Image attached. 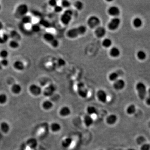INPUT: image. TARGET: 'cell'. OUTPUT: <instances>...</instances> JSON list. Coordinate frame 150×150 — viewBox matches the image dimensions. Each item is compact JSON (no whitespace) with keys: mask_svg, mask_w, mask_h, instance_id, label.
I'll return each instance as SVG.
<instances>
[{"mask_svg":"<svg viewBox=\"0 0 150 150\" xmlns=\"http://www.w3.org/2000/svg\"><path fill=\"white\" fill-rule=\"evenodd\" d=\"M87 31V28L84 25H80L76 27L70 29L66 32V36L70 39H75L78 36L85 34Z\"/></svg>","mask_w":150,"mask_h":150,"instance_id":"cell-1","label":"cell"},{"mask_svg":"<svg viewBox=\"0 0 150 150\" xmlns=\"http://www.w3.org/2000/svg\"><path fill=\"white\" fill-rule=\"evenodd\" d=\"M136 89L139 98L142 101L146 99L147 96V91L145 84L141 82H138L136 86Z\"/></svg>","mask_w":150,"mask_h":150,"instance_id":"cell-2","label":"cell"},{"mask_svg":"<svg viewBox=\"0 0 150 150\" xmlns=\"http://www.w3.org/2000/svg\"><path fill=\"white\" fill-rule=\"evenodd\" d=\"M73 12L72 10L67 9L63 12L60 18L61 23L65 26H68L71 23L73 16Z\"/></svg>","mask_w":150,"mask_h":150,"instance_id":"cell-3","label":"cell"},{"mask_svg":"<svg viewBox=\"0 0 150 150\" xmlns=\"http://www.w3.org/2000/svg\"><path fill=\"white\" fill-rule=\"evenodd\" d=\"M43 38L44 40L49 43L53 48H57L59 47V42L53 34L49 32H46L44 34Z\"/></svg>","mask_w":150,"mask_h":150,"instance_id":"cell-4","label":"cell"},{"mask_svg":"<svg viewBox=\"0 0 150 150\" xmlns=\"http://www.w3.org/2000/svg\"><path fill=\"white\" fill-rule=\"evenodd\" d=\"M101 23V21L100 18L96 15H92L89 17L87 21L88 26L92 29H96L99 26Z\"/></svg>","mask_w":150,"mask_h":150,"instance_id":"cell-5","label":"cell"},{"mask_svg":"<svg viewBox=\"0 0 150 150\" xmlns=\"http://www.w3.org/2000/svg\"><path fill=\"white\" fill-rule=\"evenodd\" d=\"M77 92L78 96L82 98H87L88 96V90L82 82H79L77 84Z\"/></svg>","mask_w":150,"mask_h":150,"instance_id":"cell-6","label":"cell"},{"mask_svg":"<svg viewBox=\"0 0 150 150\" xmlns=\"http://www.w3.org/2000/svg\"><path fill=\"white\" fill-rule=\"evenodd\" d=\"M28 12V7L26 4H21L20 5L15 11V15L16 17H20L22 18L23 17L26 15Z\"/></svg>","mask_w":150,"mask_h":150,"instance_id":"cell-7","label":"cell"},{"mask_svg":"<svg viewBox=\"0 0 150 150\" xmlns=\"http://www.w3.org/2000/svg\"><path fill=\"white\" fill-rule=\"evenodd\" d=\"M121 20L118 17H113L108 23L107 27L110 31H116L121 24Z\"/></svg>","mask_w":150,"mask_h":150,"instance_id":"cell-8","label":"cell"},{"mask_svg":"<svg viewBox=\"0 0 150 150\" xmlns=\"http://www.w3.org/2000/svg\"><path fill=\"white\" fill-rule=\"evenodd\" d=\"M29 90L32 94L34 96H38L42 92L41 88L36 84H32L29 86Z\"/></svg>","mask_w":150,"mask_h":150,"instance_id":"cell-9","label":"cell"},{"mask_svg":"<svg viewBox=\"0 0 150 150\" xmlns=\"http://www.w3.org/2000/svg\"><path fill=\"white\" fill-rule=\"evenodd\" d=\"M126 86V82L124 80L119 78L116 81L113 82V86L116 90H121L124 89Z\"/></svg>","mask_w":150,"mask_h":150,"instance_id":"cell-10","label":"cell"},{"mask_svg":"<svg viewBox=\"0 0 150 150\" xmlns=\"http://www.w3.org/2000/svg\"><path fill=\"white\" fill-rule=\"evenodd\" d=\"M107 13L109 15L113 17H118L121 11L119 8L116 6H111L107 10Z\"/></svg>","mask_w":150,"mask_h":150,"instance_id":"cell-11","label":"cell"},{"mask_svg":"<svg viewBox=\"0 0 150 150\" xmlns=\"http://www.w3.org/2000/svg\"><path fill=\"white\" fill-rule=\"evenodd\" d=\"M94 34L98 38H102L106 36V30L103 26H99L95 29Z\"/></svg>","mask_w":150,"mask_h":150,"instance_id":"cell-12","label":"cell"},{"mask_svg":"<svg viewBox=\"0 0 150 150\" xmlns=\"http://www.w3.org/2000/svg\"><path fill=\"white\" fill-rule=\"evenodd\" d=\"M98 100L101 102L102 103H106L108 99L107 94L105 90H99L97 91L96 94Z\"/></svg>","mask_w":150,"mask_h":150,"instance_id":"cell-13","label":"cell"},{"mask_svg":"<svg viewBox=\"0 0 150 150\" xmlns=\"http://www.w3.org/2000/svg\"><path fill=\"white\" fill-rule=\"evenodd\" d=\"M56 90V87L53 84H51L45 88L43 93L46 96H52Z\"/></svg>","mask_w":150,"mask_h":150,"instance_id":"cell-14","label":"cell"},{"mask_svg":"<svg viewBox=\"0 0 150 150\" xmlns=\"http://www.w3.org/2000/svg\"><path fill=\"white\" fill-rule=\"evenodd\" d=\"M123 74L121 71H116L110 73L108 76V79L110 81L113 82L119 79V77Z\"/></svg>","mask_w":150,"mask_h":150,"instance_id":"cell-15","label":"cell"},{"mask_svg":"<svg viewBox=\"0 0 150 150\" xmlns=\"http://www.w3.org/2000/svg\"><path fill=\"white\" fill-rule=\"evenodd\" d=\"M109 54L112 58H117L121 54V51L118 47L114 46L111 48L109 51Z\"/></svg>","mask_w":150,"mask_h":150,"instance_id":"cell-16","label":"cell"},{"mask_svg":"<svg viewBox=\"0 0 150 150\" xmlns=\"http://www.w3.org/2000/svg\"><path fill=\"white\" fill-rule=\"evenodd\" d=\"M118 121V117L114 114H111L107 117L106 122L108 125L110 126L115 124Z\"/></svg>","mask_w":150,"mask_h":150,"instance_id":"cell-17","label":"cell"},{"mask_svg":"<svg viewBox=\"0 0 150 150\" xmlns=\"http://www.w3.org/2000/svg\"><path fill=\"white\" fill-rule=\"evenodd\" d=\"M59 113L61 116L63 117L68 116L71 114V109L67 106H63L60 109Z\"/></svg>","mask_w":150,"mask_h":150,"instance_id":"cell-18","label":"cell"},{"mask_svg":"<svg viewBox=\"0 0 150 150\" xmlns=\"http://www.w3.org/2000/svg\"><path fill=\"white\" fill-rule=\"evenodd\" d=\"M84 122L86 126L88 127H89L92 126L94 123V120L93 118L92 117L91 115H85L84 118Z\"/></svg>","mask_w":150,"mask_h":150,"instance_id":"cell-19","label":"cell"},{"mask_svg":"<svg viewBox=\"0 0 150 150\" xmlns=\"http://www.w3.org/2000/svg\"><path fill=\"white\" fill-rule=\"evenodd\" d=\"M73 139L71 137H67L61 142V146L64 148H68L72 144Z\"/></svg>","mask_w":150,"mask_h":150,"instance_id":"cell-20","label":"cell"},{"mask_svg":"<svg viewBox=\"0 0 150 150\" xmlns=\"http://www.w3.org/2000/svg\"><path fill=\"white\" fill-rule=\"evenodd\" d=\"M13 67L17 71H23L25 69V65L21 61H16L13 63Z\"/></svg>","mask_w":150,"mask_h":150,"instance_id":"cell-21","label":"cell"},{"mask_svg":"<svg viewBox=\"0 0 150 150\" xmlns=\"http://www.w3.org/2000/svg\"><path fill=\"white\" fill-rule=\"evenodd\" d=\"M0 128L3 133L7 134L10 131V126L7 122L3 121L0 124Z\"/></svg>","mask_w":150,"mask_h":150,"instance_id":"cell-22","label":"cell"},{"mask_svg":"<svg viewBox=\"0 0 150 150\" xmlns=\"http://www.w3.org/2000/svg\"><path fill=\"white\" fill-rule=\"evenodd\" d=\"M11 91L14 94H19L22 91V87L19 84H14L11 87Z\"/></svg>","mask_w":150,"mask_h":150,"instance_id":"cell-23","label":"cell"},{"mask_svg":"<svg viewBox=\"0 0 150 150\" xmlns=\"http://www.w3.org/2000/svg\"><path fill=\"white\" fill-rule=\"evenodd\" d=\"M42 106L44 110H49L52 109L53 104L51 101L46 100L43 103Z\"/></svg>","mask_w":150,"mask_h":150,"instance_id":"cell-24","label":"cell"},{"mask_svg":"<svg viewBox=\"0 0 150 150\" xmlns=\"http://www.w3.org/2000/svg\"><path fill=\"white\" fill-rule=\"evenodd\" d=\"M61 125L57 122L53 123L51 125V129L52 131L54 133L58 132L61 130Z\"/></svg>","mask_w":150,"mask_h":150,"instance_id":"cell-25","label":"cell"},{"mask_svg":"<svg viewBox=\"0 0 150 150\" xmlns=\"http://www.w3.org/2000/svg\"><path fill=\"white\" fill-rule=\"evenodd\" d=\"M113 42L111 39L109 38H104L102 42V45L104 48H108L112 46Z\"/></svg>","mask_w":150,"mask_h":150,"instance_id":"cell-26","label":"cell"},{"mask_svg":"<svg viewBox=\"0 0 150 150\" xmlns=\"http://www.w3.org/2000/svg\"><path fill=\"white\" fill-rule=\"evenodd\" d=\"M136 110V106L135 105L132 104L129 105L126 108V113L129 115H132L135 113Z\"/></svg>","mask_w":150,"mask_h":150,"instance_id":"cell-27","label":"cell"},{"mask_svg":"<svg viewBox=\"0 0 150 150\" xmlns=\"http://www.w3.org/2000/svg\"><path fill=\"white\" fill-rule=\"evenodd\" d=\"M37 140L35 138H30L26 142L28 146L31 148H35L37 146Z\"/></svg>","mask_w":150,"mask_h":150,"instance_id":"cell-28","label":"cell"},{"mask_svg":"<svg viewBox=\"0 0 150 150\" xmlns=\"http://www.w3.org/2000/svg\"><path fill=\"white\" fill-rule=\"evenodd\" d=\"M143 22L141 19L140 18L136 17L133 21V25L135 28H138L142 26Z\"/></svg>","mask_w":150,"mask_h":150,"instance_id":"cell-29","label":"cell"},{"mask_svg":"<svg viewBox=\"0 0 150 150\" xmlns=\"http://www.w3.org/2000/svg\"><path fill=\"white\" fill-rule=\"evenodd\" d=\"M22 23L24 25L30 24L32 22L33 19L31 16L30 15H26L22 18L21 19Z\"/></svg>","mask_w":150,"mask_h":150,"instance_id":"cell-30","label":"cell"},{"mask_svg":"<svg viewBox=\"0 0 150 150\" xmlns=\"http://www.w3.org/2000/svg\"><path fill=\"white\" fill-rule=\"evenodd\" d=\"M86 111L88 115H90L97 114V109L93 106H89L86 109Z\"/></svg>","mask_w":150,"mask_h":150,"instance_id":"cell-31","label":"cell"},{"mask_svg":"<svg viewBox=\"0 0 150 150\" xmlns=\"http://www.w3.org/2000/svg\"><path fill=\"white\" fill-rule=\"evenodd\" d=\"M39 24L40 26H44L46 28H48L51 26V23L48 20L45 19H41L39 21Z\"/></svg>","mask_w":150,"mask_h":150,"instance_id":"cell-32","label":"cell"},{"mask_svg":"<svg viewBox=\"0 0 150 150\" xmlns=\"http://www.w3.org/2000/svg\"><path fill=\"white\" fill-rule=\"evenodd\" d=\"M74 6L76 9L78 11H81L84 8V4L82 1H75Z\"/></svg>","mask_w":150,"mask_h":150,"instance_id":"cell-33","label":"cell"},{"mask_svg":"<svg viewBox=\"0 0 150 150\" xmlns=\"http://www.w3.org/2000/svg\"><path fill=\"white\" fill-rule=\"evenodd\" d=\"M146 138L143 136H140L137 137L136 139V142L137 144L139 146H141L145 143H146Z\"/></svg>","mask_w":150,"mask_h":150,"instance_id":"cell-34","label":"cell"},{"mask_svg":"<svg viewBox=\"0 0 150 150\" xmlns=\"http://www.w3.org/2000/svg\"><path fill=\"white\" fill-rule=\"evenodd\" d=\"M9 38V36L7 34H3L0 36V44H4L8 41Z\"/></svg>","mask_w":150,"mask_h":150,"instance_id":"cell-35","label":"cell"},{"mask_svg":"<svg viewBox=\"0 0 150 150\" xmlns=\"http://www.w3.org/2000/svg\"><path fill=\"white\" fill-rule=\"evenodd\" d=\"M31 29L34 33H38L41 30V26L39 24L35 23L32 25Z\"/></svg>","mask_w":150,"mask_h":150,"instance_id":"cell-36","label":"cell"},{"mask_svg":"<svg viewBox=\"0 0 150 150\" xmlns=\"http://www.w3.org/2000/svg\"><path fill=\"white\" fill-rule=\"evenodd\" d=\"M9 46H10V48H11L12 49H17L19 48V44L17 40H12L9 42Z\"/></svg>","mask_w":150,"mask_h":150,"instance_id":"cell-37","label":"cell"},{"mask_svg":"<svg viewBox=\"0 0 150 150\" xmlns=\"http://www.w3.org/2000/svg\"><path fill=\"white\" fill-rule=\"evenodd\" d=\"M8 96L5 94H0V104H4L7 102Z\"/></svg>","mask_w":150,"mask_h":150,"instance_id":"cell-38","label":"cell"},{"mask_svg":"<svg viewBox=\"0 0 150 150\" xmlns=\"http://www.w3.org/2000/svg\"><path fill=\"white\" fill-rule=\"evenodd\" d=\"M137 57L140 60H144L146 57V53L142 50H140L137 53Z\"/></svg>","mask_w":150,"mask_h":150,"instance_id":"cell-39","label":"cell"},{"mask_svg":"<svg viewBox=\"0 0 150 150\" xmlns=\"http://www.w3.org/2000/svg\"><path fill=\"white\" fill-rule=\"evenodd\" d=\"M9 56V53L8 51L3 49L0 51V57L2 59H7Z\"/></svg>","mask_w":150,"mask_h":150,"instance_id":"cell-40","label":"cell"},{"mask_svg":"<svg viewBox=\"0 0 150 150\" xmlns=\"http://www.w3.org/2000/svg\"><path fill=\"white\" fill-rule=\"evenodd\" d=\"M71 6V3L70 1L67 0H63L61 1V6L64 9H69L68 8Z\"/></svg>","mask_w":150,"mask_h":150,"instance_id":"cell-41","label":"cell"},{"mask_svg":"<svg viewBox=\"0 0 150 150\" xmlns=\"http://www.w3.org/2000/svg\"><path fill=\"white\" fill-rule=\"evenodd\" d=\"M0 63L2 67H6L9 65V62L8 59H1V61H0Z\"/></svg>","mask_w":150,"mask_h":150,"instance_id":"cell-42","label":"cell"},{"mask_svg":"<svg viewBox=\"0 0 150 150\" xmlns=\"http://www.w3.org/2000/svg\"><path fill=\"white\" fill-rule=\"evenodd\" d=\"M54 8V11L56 13H61L63 11V8L60 5H57Z\"/></svg>","mask_w":150,"mask_h":150,"instance_id":"cell-43","label":"cell"},{"mask_svg":"<svg viewBox=\"0 0 150 150\" xmlns=\"http://www.w3.org/2000/svg\"><path fill=\"white\" fill-rule=\"evenodd\" d=\"M140 150H150V145L147 143H145L141 146Z\"/></svg>","mask_w":150,"mask_h":150,"instance_id":"cell-44","label":"cell"},{"mask_svg":"<svg viewBox=\"0 0 150 150\" xmlns=\"http://www.w3.org/2000/svg\"><path fill=\"white\" fill-rule=\"evenodd\" d=\"M146 103L147 106H150V88L148 91V96L146 97Z\"/></svg>","mask_w":150,"mask_h":150,"instance_id":"cell-45","label":"cell"},{"mask_svg":"<svg viewBox=\"0 0 150 150\" xmlns=\"http://www.w3.org/2000/svg\"><path fill=\"white\" fill-rule=\"evenodd\" d=\"M58 64L60 66H63L65 65L66 62L63 59L60 58L58 60Z\"/></svg>","mask_w":150,"mask_h":150,"instance_id":"cell-46","label":"cell"},{"mask_svg":"<svg viewBox=\"0 0 150 150\" xmlns=\"http://www.w3.org/2000/svg\"><path fill=\"white\" fill-rule=\"evenodd\" d=\"M48 4L50 6L54 8L57 5V1L56 0H50L48 2Z\"/></svg>","mask_w":150,"mask_h":150,"instance_id":"cell-47","label":"cell"},{"mask_svg":"<svg viewBox=\"0 0 150 150\" xmlns=\"http://www.w3.org/2000/svg\"><path fill=\"white\" fill-rule=\"evenodd\" d=\"M33 15L36 16H40V13L38 12V11H33Z\"/></svg>","mask_w":150,"mask_h":150,"instance_id":"cell-48","label":"cell"},{"mask_svg":"<svg viewBox=\"0 0 150 150\" xmlns=\"http://www.w3.org/2000/svg\"><path fill=\"white\" fill-rule=\"evenodd\" d=\"M3 23L0 21V31H1L3 29Z\"/></svg>","mask_w":150,"mask_h":150,"instance_id":"cell-49","label":"cell"},{"mask_svg":"<svg viewBox=\"0 0 150 150\" xmlns=\"http://www.w3.org/2000/svg\"><path fill=\"white\" fill-rule=\"evenodd\" d=\"M126 150H136L135 149H134L133 148H128V149H127Z\"/></svg>","mask_w":150,"mask_h":150,"instance_id":"cell-50","label":"cell"},{"mask_svg":"<svg viewBox=\"0 0 150 150\" xmlns=\"http://www.w3.org/2000/svg\"><path fill=\"white\" fill-rule=\"evenodd\" d=\"M2 68H3L2 66L1 65V63H0V70L2 69Z\"/></svg>","mask_w":150,"mask_h":150,"instance_id":"cell-51","label":"cell"},{"mask_svg":"<svg viewBox=\"0 0 150 150\" xmlns=\"http://www.w3.org/2000/svg\"><path fill=\"white\" fill-rule=\"evenodd\" d=\"M148 126L149 127V128H150V121H149V123H148Z\"/></svg>","mask_w":150,"mask_h":150,"instance_id":"cell-52","label":"cell"},{"mask_svg":"<svg viewBox=\"0 0 150 150\" xmlns=\"http://www.w3.org/2000/svg\"><path fill=\"white\" fill-rule=\"evenodd\" d=\"M1 5H0V11H1Z\"/></svg>","mask_w":150,"mask_h":150,"instance_id":"cell-53","label":"cell"},{"mask_svg":"<svg viewBox=\"0 0 150 150\" xmlns=\"http://www.w3.org/2000/svg\"><path fill=\"white\" fill-rule=\"evenodd\" d=\"M23 150V149H19V150Z\"/></svg>","mask_w":150,"mask_h":150,"instance_id":"cell-54","label":"cell"},{"mask_svg":"<svg viewBox=\"0 0 150 150\" xmlns=\"http://www.w3.org/2000/svg\"></svg>","mask_w":150,"mask_h":150,"instance_id":"cell-55","label":"cell"}]
</instances>
